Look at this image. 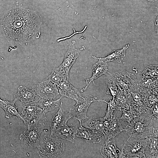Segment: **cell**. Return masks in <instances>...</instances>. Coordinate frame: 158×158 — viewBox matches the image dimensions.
<instances>
[{
    "mask_svg": "<svg viewBox=\"0 0 158 158\" xmlns=\"http://www.w3.org/2000/svg\"></svg>",
    "mask_w": 158,
    "mask_h": 158,
    "instance_id": "obj_33",
    "label": "cell"
},
{
    "mask_svg": "<svg viewBox=\"0 0 158 158\" xmlns=\"http://www.w3.org/2000/svg\"><path fill=\"white\" fill-rule=\"evenodd\" d=\"M75 41L73 40L69 46L63 61L59 66L68 74L71 68L79 56L81 51L85 49L83 46L80 49H76L75 47Z\"/></svg>",
    "mask_w": 158,
    "mask_h": 158,
    "instance_id": "obj_12",
    "label": "cell"
},
{
    "mask_svg": "<svg viewBox=\"0 0 158 158\" xmlns=\"http://www.w3.org/2000/svg\"><path fill=\"white\" fill-rule=\"evenodd\" d=\"M92 70V75L91 78L85 79L86 81L89 80L90 81L84 88L80 90L81 92L85 91L91 82H92L94 84V80L102 75H105L107 76L110 74L108 71L107 63L100 60H98V61L93 66Z\"/></svg>",
    "mask_w": 158,
    "mask_h": 158,
    "instance_id": "obj_20",
    "label": "cell"
},
{
    "mask_svg": "<svg viewBox=\"0 0 158 158\" xmlns=\"http://www.w3.org/2000/svg\"><path fill=\"white\" fill-rule=\"evenodd\" d=\"M55 137L46 135L41 138L37 147L40 158H54L63 153L65 147L63 140Z\"/></svg>",
    "mask_w": 158,
    "mask_h": 158,
    "instance_id": "obj_3",
    "label": "cell"
},
{
    "mask_svg": "<svg viewBox=\"0 0 158 158\" xmlns=\"http://www.w3.org/2000/svg\"><path fill=\"white\" fill-rule=\"evenodd\" d=\"M70 119L68 113L65 110L61 102L58 111L54 115L51 121L50 135H53L59 129L66 124Z\"/></svg>",
    "mask_w": 158,
    "mask_h": 158,
    "instance_id": "obj_14",
    "label": "cell"
},
{
    "mask_svg": "<svg viewBox=\"0 0 158 158\" xmlns=\"http://www.w3.org/2000/svg\"><path fill=\"white\" fill-rule=\"evenodd\" d=\"M130 94L131 106L137 112L141 114L150 111L146 92L139 87Z\"/></svg>",
    "mask_w": 158,
    "mask_h": 158,
    "instance_id": "obj_10",
    "label": "cell"
},
{
    "mask_svg": "<svg viewBox=\"0 0 158 158\" xmlns=\"http://www.w3.org/2000/svg\"><path fill=\"white\" fill-rule=\"evenodd\" d=\"M22 108L20 114L27 128L40 120H46L42 109L34 102L22 107Z\"/></svg>",
    "mask_w": 158,
    "mask_h": 158,
    "instance_id": "obj_8",
    "label": "cell"
},
{
    "mask_svg": "<svg viewBox=\"0 0 158 158\" xmlns=\"http://www.w3.org/2000/svg\"><path fill=\"white\" fill-rule=\"evenodd\" d=\"M0 23L4 37L10 42L22 44L39 37L40 34L39 16L29 9L10 10L3 15Z\"/></svg>",
    "mask_w": 158,
    "mask_h": 158,
    "instance_id": "obj_1",
    "label": "cell"
},
{
    "mask_svg": "<svg viewBox=\"0 0 158 158\" xmlns=\"http://www.w3.org/2000/svg\"><path fill=\"white\" fill-rule=\"evenodd\" d=\"M16 101L15 99L12 101H9L6 99H0V107L5 111L6 118H9L12 116H16L18 119L22 120L20 112L18 110V107L15 105Z\"/></svg>",
    "mask_w": 158,
    "mask_h": 158,
    "instance_id": "obj_23",
    "label": "cell"
},
{
    "mask_svg": "<svg viewBox=\"0 0 158 158\" xmlns=\"http://www.w3.org/2000/svg\"><path fill=\"white\" fill-rule=\"evenodd\" d=\"M116 112L109 121L105 135V139L109 140L114 138L122 132L125 131V128L119 121V118L116 116Z\"/></svg>",
    "mask_w": 158,
    "mask_h": 158,
    "instance_id": "obj_21",
    "label": "cell"
},
{
    "mask_svg": "<svg viewBox=\"0 0 158 158\" xmlns=\"http://www.w3.org/2000/svg\"><path fill=\"white\" fill-rule=\"evenodd\" d=\"M148 1H157V0H147Z\"/></svg>",
    "mask_w": 158,
    "mask_h": 158,
    "instance_id": "obj_32",
    "label": "cell"
},
{
    "mask_svg": "<svg viewBox=\"0 0 158 158\" xmlns=\"http://www.w3.org/2000/svg\"><path fill=\"white\" fill-rule=\"evenodd\" d=\"M57 86L59 92L62 97H66L76 101L83 97L80 90L73 86L68 80L60 83Z\"/></svg>",
    "mask_w": 158,
    "mask_h": 158,
    "instance_id": "obj_16",
    "label": "cell"
},
{
    "mask_svg": "<svg viewBox=\"0 0 158 158\" xmlns=\"http://www.w3.org/2000/svg\"><path fill=\"white\" fill-rule=\"evenodd\" d=\"M122 115L118 118L123 121L129 123L135 117L139 116L141 114L137 112L135 110L132 109H122Z\"/></svg>",
    "mask_w": 158,
    "mask_h": 158,
    "instance_id": "obj_29",
    "label": "cell"
},
{
    "mask_svg": "<svg viewBox=\"0 0 158 158\" xmlns=\"http://www.w3.org/2000/svg\"><path fill=\"white\" fill-rule=\"evenodd\" d=\"M107 77L106 83L108 87L106 94L115 97L118 92V87L114 80L108 75Z\"/></svg>",
    "mask_w": 158,
    "mask_h": 158,
    "instance_id": "obj_30",
    "label": "cell"
},
{
    "mask_svg": "<svg viewBox=\"0 0 158 158\" xmlns=\"http://www.w3.org/2000/svg\"><path fill=\"white\" fill-rule=\"evenodd\" d=\"M32 89L40 98L52 99L59 94L56 85L46 79L40 83L35 84Z\"/></svg>",
    "mask_w": 158,
    "mask_h": 158,
    "instance_id": "obj_9",
    "label": "cell"
},
{
    "mask_svg": "<svg viewBox=\"0 0 158 158\" xmlns=\"http://www.w3.org/2000/svg\"><path fill=\"white\" fill-rule=\"evenodd\" d=\"M76 126V138H82L87 142L98 143L104 136L96 131L83 127L81 124Z\"/></svg>",
    "mask_w": 158,
    "mask_h": 158,
    "instance_id": "obj_15",
    "label": "cell"
},
{
    "mask_svg": "<svg viewBox=\"0 0 158 158\" xmlns=\"http://www.w3.org/2000/svg\"><path fill=\"white\" fill-rule=\"evenodd\" d=\"M129 47L128 44L121 49L114 50L107 56L103 58H98L93 56L92 57L95 59L100 60L106 62H113L120 63L125 56L126 50Z\"/></svg>",
    "mask_w": 158,
    "mask_h": 158,
    "instance_id": "obj_24",
    "label": "cell"
},
{
    "mask_svg": "<svg viewBox=\"0 0 158 158\" xmlns=\"http://www.w3.org/2000/svg\"><path fill=\"white\" fill-rule=\"evenodd\" d=\"M37 96L34 90L30 89L22 85L18 88L17 92L14 95V99L20 100L22 107L32 103L35 101V97Z\"/></svg>",
    "mask_w": 158,
    "mask_h": 158,
    "instance_id": "obj_17",
    "label": "cell"
},
{
    "mask_svg": "<svg viewBox=\"0 0 158 158\" xmlns=\"http://www.w3.org/2000/svg\"><path fill=\"white\" fill-rule=\"evenodd\" d=\"M45 120H41L27 128L19 135L22 147L24 149L31 151L37 147L39 138L45 126Z\"/></svg>",
    "mask_w": 158,
    "mask_h": 158,
    "instance_id": "obj_4",
    "label": "cell"
},
{
    "mask_svg": "<svg viewBox=\"0 0 158 158\" xmlns=\"http://www.w3.org/2000/svg\"><path fill=\"white\" fill-rule=\"evenodd\" d=\"M109 102H107L104 99H101L97 100V101L104 102L107 104V109L104 117L107 119L110 120L113 116L114 111L116 110H118V109L115 102L114 97H113V99L111 100L110 99L109 97Z\"/></svg>",
    "mask_w": 158,
    "mask_h": 158,
    "instance_id": "obj_28",
    "label": "cell"
},
{
    "mask_svg": "<svg viewBox=\"0 0 158 158\" xmlns=\"http://www.w3.org/2000/svg\"><path fill=\"white\" fill-rule=\"evenodd\" d=\"M139 87L148 94L158 95V75L144 71Z\"/></svg>",
    "mask_w": 158,
    "mask_h": 158,
    "instance_id": "obj_11",
    "label": "cell"
},
{
    "mask_svg": "<svg viewBox=\"0 0 158 158\" xmlns=\"http://www.w3.org/2000/svg\"><path fill=\"white\" fill-rule=\"evenodd\" d=\"M69 74L59 66L54 68L48 77L46 79L48 80L56 85L60 83L68 80Z\"/></svg>",
    "mask_w": 158,
    "mask_h": 158,
    "instance_id": "obj_27",
    "label": "cell"
},
{
    "mask_svg": "<svg viewBox=\"0 0 158 158\" xmlns=\"http://www.w3.org/2000/svg\"><path fill=\"white\" fill-rule=\"evenodd\" d=\"M114 99L118 110L121 111L122 109H134L131 106L130 93L118 89V92Z\"/></svg>",
    "mask_w": 158,
    "mask_h": 158,
    "instance_id": "obj_25",
    "label": "cell"
},
{
    "mask_svg": "<svg viewBox=\"0 0 158 158\" xmlns=\"http://www.w3.org/2000/svg\"><path fill=\"white\" fill-rule=\"evenodd\" d=\"M158 128H154L153 133L148 138L147 144L144 151L145 158H158Z\"/></svg>",
    "mask_w": 158,
    "mask_h": 158,
    "instance_id": "obj_19",
    "label": "cell"
},
{
    "mask_svg": "<svg viewBox=\"0 0 158 158\" xmlns=\"http://www.w3.org/2000/svg\"><path fill=\"white\" fill-rule=\"evenodd\" d=\"M149 110L152 115L158 118V103L151 106Z\"/></svg>",
    "mask_w": 158,
    "mask_h": 158,
    "instance_id": "obj_31",
    "label": "cell"
},
{
    "mask_svg": "<svg viewBox=\"0 0 158 158\" xmlns=\"http://www.w3.org/2000/svg\"><path fill=\"white\" fill-rule=\"evenodd\" d=\"M108 75L121 90L130 93L132 91L139 87L135 75L127 71H119Z\"/></svg>",
    "mask_w": 158,
    "mask_h": 158,
    "instance_id": "obj_6",
    "label": "cell"
},
{
    "mask_svg": "<svg viewBox=\"0 0 158 158\" xmlns=\"http://www.w3.org/2000/svg\"><path fill=\"white\" fill-rule=\"evenodd\" d=\"M154 116L150 111L141 114L135 118L125 128L126 133L129 137L137 139L149 138L153 133L154 128Z\"/></svg>",
    "mask_w": 158,
    "mask_h": 158,
    "instance_id": "obj_2",
    "label": "cell"
},
{
    "mask_svg": "<svg viewBox=\"0 0 158 158\" xmlns=\"http://www.w3.org/2000/svg\"><path fill=\"white\" fill-rule=\"evenodd\" d=\"M148 138L137 139L129 138L124 142L118 158H145L144 151Z\"/></svg>",
    "mask_w": 158,
    "mask_h": 158,
    "instance_id": "obj_5",
    "label": "cell"
},
{
    "mask_svg": "<svg viewBox=\"0 0 158 158\" xmlns=\"http://www.w3.org/2000/svg\"><path fill=\"white\" fill-rule=\"evenodd\" d=\"M76 126H69L66 124L59 129L53 135L63 140L73 143L75 139L76 138Z\"/></svg>",
    "mask_w": 158,
    "mask_h": 158,
    "instance_id": "obj_22",
    "label": "cell"
},
{
    "mask_svg": "<svg viewBox=\"0 0 158 158\" xmlns=\"http://www.w3.org/2000/svg\"><path fill=\"white\" fill-rule=\"evenodd\" d=\"M97 97L92 95L82 97L77 100L76 103L70 109L68 113L70 118H72L78 120L80 124L83 120L87 118V112L91 104L97 101Z\"/></svg>",
    "mask_w": 158,
    "mask_h": 158,
    "instance_id": "obj_7",
    "label": "cell"
},
{
    "mask_svg": "<svg viewBox=\"0 0 158 158\" xmlns=\"http://www.w3.org/2000/svg\"><path fill=\"white\" fill-rule=\"evenodd\" d=\"M85 122L82 123L83 127L93 130L104 136L110 120L104 117H98L94 116L88 117Z\"/></svg>",
    "mask_w": 158,
    "mask_h": 158,
    "instance_id": "obj_13",
    "label": "cell"
},
{
    "mask_svg": "<svg viewBox=\"0 0 158 158\" xmlns=\"http://www.w3.org/2000/svg\"><path fill=\"white\" fill-rule=\"evenodd\" d=\"M100 151L101 155L106 158H118L121 152L116 146L114 138L105 139L104 143L100 147Z\"/></svg>",
    "mask_w": 158,
    "mask_h": 158,
    "instance_id": "obj_18",
    "label": "cell"
},
{
    "mask_svg": "<svg viewBox=\"0 0 158 158\" xmlns=\"http://www.w3.org/2000/svg\"><path fill=\"white\" fill-rule=\"evenodd\" d=\"M62 97L61 96L56 100H53L52 99L39 98L34 102L42 109L44 114L45 115L48 112L52 111L59 107L60 104V101Z\"/></svg>",
    "mask_w": 158,
    "mask_h": 158,
    "instance_id": "obj_26",
    "label": "cell"
}]
</instances>
